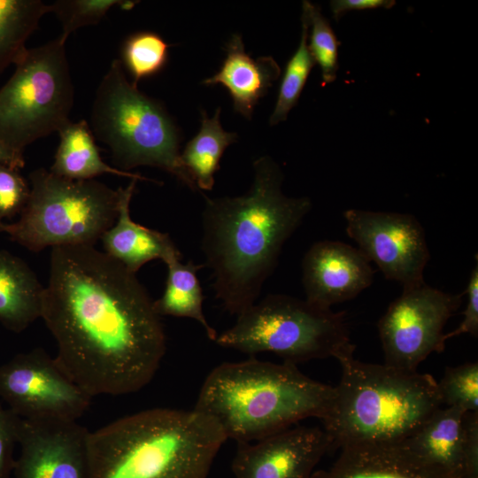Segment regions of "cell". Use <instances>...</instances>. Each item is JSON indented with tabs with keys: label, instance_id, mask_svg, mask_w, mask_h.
Returning <instances> with one entry per match:
<instances>
[{
	"label": "cell",
	"instance_id": "obj_26",
	"mask_svg": "<svg viewBox=\"0 0 478 478\" xmlns=\"http://www.w3.org/2000/svg\"><path fill=\"white\" fill-rule=\"evenodd\" d=\"M168 44L158 34L139 31L130 35L121 48V64L133 78L132 83L160 73L167 64Z\"/></svg>",
	"mask_w": 478,
	"mask_h": 478
},
{
	"label": "cell",
	"instance_id": "obj_10",
	"mask_svg": "<svg viewBox=\"0 0 478 478\" xmlns=\"http://www.w3.org/2000/svg\"><path fill=\"white\" fill-rule=\"evenodd\" d=\"M464 295L443 292L425 281L404 289L378 322L384 364L415 372L432 352L443 351L444 326Z\"/></svg>",
	"mask_w": 478,
	"mask_h": 478
},
{
	"label": "cell",
	"instance_id": "obj_17",
	"mask_svg": "<svg viewBox=\"0 0 478 478\" xmlns=\"http://www.w3.org/2000/svg\"><path fill=\"white\" fill-rule=\"evenodd\" d=\"M312 478H447L421 462L399 443H361L341 448L328 470Z\"/></svg>",
	"mask_w": 478,
	"mask_h": 478
},
{
	"label": "cell",
	"instance_id": "obj_13",
	"mask_svg": "<svg viewBox=\"0 0 478 478\" xmlns=\"http://www.w3.org/2000/svg\"><path fill=\"white\" fill-rule=\"evenodd\" d=\"M89 434L76 421L21 419L11 478H89Z\"/></svg>",
	"mask_w": 478,
	"mask_h": 478
},
{
	"label": "cell",
	"instance_id": "obj_18",
	"mask_svg": "<svg viewBox=\"0 0 478 478\" xmlns=\"http://www.w3.org/2000/svg\"><path fill=\"white\" fill-rule=\"evenodd\" d=\"M224 50L226 57L220 70L202 83L221 84L231 96L234 111L251 120L255 106L279 78L281 68L271 56L252 58L239 34L232 35Z\"/></svg>",
	"mask_w": 478,
	"mask_h": 478
},
{
	"label": "cell",
	"instance_id": "obj_28",
	"mask_svg": "<svg viewBox=\"0 0 478 478\" xmlns=\"http://www.w3.org/2000/svg\"><path fill=\"white\" fill-rule=\"evenodd\" d=\"M137 1L120 0H58L49 4L62 25L59 37L66 42L68 36L78 28L99 23L113 6L120 5L129 10Z\"/></svg>",
	"mask_w": 478,
	"mask_h": 478
},
{
	"label": "cell",
	"instance_id": "obj_32",
	"mask_svg": "<svg viewBox=\"0 0 478 478\" xmlns=\"http://www.w3.org/2000/svg\"><path fill=\"white\" fill-rule=\"evenodd\" d=\"M467 295V305L463 312V320L459 326L451 332L444 334V341L463 334L477 336L478 334V264L473 268L468 284L464 291Z\"/></svg>",
	"mask_w": 478,
	"mask_h": 478
},
{
	"label": "cell",
	"instance_id": "obj_23",
	"mask_svg": "<svg viewBox=\"0 0 478 478\" xmlns=\"http://www.w3.org/2000/svg\"><path fill=\"white\" fill-rule=\"evenodd\" d=\"M167 277L163 295L153 301L158 316L193 319L204 329L209 339L215 341L216 330L209 324L203 311L204 294L197 277L203 267L192 260L183 264L174 260L166 265Z\"/></svg>",
	"mask_w": 478,
	"mask_h": 478
},
{
	"label": "cell",
	"instance_id": "obj_35",
	"mask_svg": "<svg viewBox=\"0 0 478 478\" xmlns=\"http://www.w3.org/2000/svg\"><path fill=\"white\" fill-rule=\"evenodd\" d=\"M0 163L19 170L25 166V159L23 156L9 150L0 143Z\"/></svg>",
	"mask_w": 478,
	"mask_h": 478
},
{
	"label": "cell",
	"instance_id": "obj_30",
	"mask_svg": "<svg viewBox=\"0 0 478 478\" xmlns=\"http://www.w3.org/2000/svg\"><path fill=\"white\" fill-rule=\"evenodd\" d=\"M29 193L30 188L19 170L0 163V220L20 213Z\"/></svg>",
	"mask_w": 478,
	"mask_h": 478
},
{
	"label": "cell",
	"instance_id": "obj_15",
	"mask_svg": "<svg viewBox=\"0 0 478 478\" xmlns=\"http://www.w3.org/2000/svg\"><path fill=\"white\" fill-rule=\"evenodd\" d=\"M369 260L357 248L338 241H320L303 262L305 300L322 308L350 300L368 288L374 276Z\"/></svg>",
	"mask_w": 478,
	"mask_h": 478
},
{
	"label": "cell",
	"instance_id": "obj_25",
	"mask_svg": "<svg viewBox=\"0 0 478 478\" xmlns=\"http://www.w3.org/2000/svg\"><path fill=\"white\" fill-rule=\"evenodd\" d=\"M302 33L299 45L288 61L280 84L275 106L269 119L274 126L287 120L289 112L298 102L315 62L308 49L307 18L302 12Z\"/></svg>",
	"mask_w": 478,
	"mask_h": 478
},
{
	"label": "cell",
	"instance_id": "obj_20",
	"mask_svg": "<svg viewBox=\"0 0 478 478\" xmlns=\"http://www.w3.org/2000/svg\"><path fill=\"white\" fill-rule=\"evenodd\" d=\"M44 289L20 258L0 251V322L14 333L41 318Z\"/></svg>",
	"mask_w": 478,
	"mask_h": 478
},
{
	"label": "cell",
	"instance_id": "obj_4",
	"mask_svg": "<svg viewBox=\"0 0 478 478\" xmlns=\"http://www.w3.org/2000/svg\"><path fill=\"white\" fill-rule=\"evenodd\" d=\"M334 396L335 387L309 378L293 363L252 357L213 368L193 409L212 418L227 439L250 443L306 418L321 420Z\"/></svg>",
	"mask_w": 478,
	"mask_h": 478
},
{
	"label": "cell",
	"instance_id": "obj_21",
	"mask_svg": "<svg viewBox=\"0 0 478 478\" xmlns=\"http://www.w3.org/2000/svg\"><path fill=\"white\" fill-rule=\"evenodd\" d=\"M59 144L50 169L56 175L71 180H93L110 173L135 180L151 181L139 173L122 171L105 163L85 120L69 121L59 131Z\"/></svg>",
	"mask_w": 478,
	"mask_h": 478
},
{
	"label": "cell",
	"instance_id": "obj_3",
	"mask_svg": "<svg viewBox=\"0 0 478 478\" xmlns=\"http://www.w3.org/2000/svg\"><path fill=\"white\" fill-rule=\"evenodd\" d=\"M226 440L195 409L143 410L89 431V478H206Z\"/></svg>",
	"mask_w": 478,
	"mask_h": 478
},
{
	"label": "cell",
	"instance_id": "obj_29",
	"mask_svg": "<svg viewBox=\"0 0 478 478\" xmlns=\"http://www.w3.org/2000/svg\"><path fill=\"white\" fill-rule=\"evenodd\" d=\"M442 405L466 412H478V363L448 366L437 382Z\"/></svg>",
	"mask_w": 478,
	"mask_h": 478
},
{
	"label": "cell",
	"instance_id": "obj_12",
	"mask_svg": "<svg viewBox=\"0 0 478 478\" xmlns=\"http://www.w3.org/2000/svg\"><path fill=\"white\" fill-rule=\"evenodd\" d=\"M346 233L384 276L403 289L424 282L429 259L425 232L410 214L349 209L343 213Z\"/></svg>",
	"mask_w": 478,
	"mask_h": 478
},
{
	"label": "cell",
	"instance_id": "obj_11",
	"mask_svg": "<svg viewBox=\"0 0 478 478\" xmlns=\"http://www.w3.org/2000/svg\"><path fill=\"white\" fill-rule=\"evenodd\" d=\"M0 397L28 420L76 421L91 402L42 348L17 354L0 366Z\"/></svg>",
	"mask_w": 478,
	"mask_h": 478
},
{
	"label": "cell",
	"instance_id": "obj_14",
	"mask_svg": "<svg viewBox=\"0 0 478 478\" xmlns=\"http://www.w3.org/2000/svg\"><path fill=\"white\" fill-rule=\"evenodd\" d=\"M330 451L323 428L297 426L255 442L237 443L231 467L235 478H312Z\"/></svg>",
	"mask_w": 478,
	"mask_h": 478
},
{
	"label": "cell",
	"instance_id": "obj_31",
	"mask_svg": "<svg viewBox=\"0 0 478 478\" xmlns=\"http://www.w3.org/2000/svg\"><path fill=\"white\" fill-rule=\"evenodd\" d=\"M21 418L0 403V478H11Z\"/></svg>",
	"mask_w": 478,
	"mask_h": 478
},
{
	"label": "cell",
	"instance_id": "obj_7",
	"mask_svg": "<svg viewBox=\"0 0 478 478\" xmlns=\"http://www.w3.org/2000/svg\"><path fill=\"white\" fill-rule=\"evenodd\" d=\"M215 342L253 356L270 352L295 365L354 354L345 312L307 300L269 294L237 315L234 326Z\"/></svg>",
	"mask_w": 478,
	"mask_h": 478
},
{
	"label": "cell",
	"instance_id": "obj_34",
	"mask_svg": "<svg viewBox=\"0 0 478 478\" xmlns=\"http://www.w3.org/2000/svg\"><path fill=\"white\" fill-rule=\"evenodd\" d=\"M396 4L393 0H334L330 2V9L334 19L338 20L347 12L376 8H391Z\"/></svg>",
	"mask_w": 478,
	"mask_h": 478
},
{
	"label": "cell",
	"instance_id": "obj_36",
	"mask_svg": "<svg viewBox=\"0 0 478 478\" xmlns=\"http://www.w3.org/2000/svg\"><path fill=\"white\" fill-rule=\"evenodd\" d=\"M4 229H5V223L0 220V233L4 232Z\"/></svg>",
	"mask_w": 478,
	"mask_h": 478
},
{
	"label": "cell",
	"instance_id": "obj_9",
	"mask_svg": "<svg viewBox=\"0 0 478 478\" xmlns=\"http://www.w3.org/2000/svg\"><path fill=\"white\" fill-rule=\"evenodd\" d=\"M0 89V143L23 156L35 141L58 132L70 120L74 89L59 36L27 49Z\"/></svg>",
	"mask_w": 478,
	"mask_h": 478
},
{
	"label": "cell",
	"instance_id": "obj_8",
	"mask_svg": "<svg viewBox=\"0 0 478 478\" xmlns=\"http://www.w3.org/2000/svg\"><path fill=\"white\" fill-rule=\"evenodd\" d=\"M30 193L10 238L38 252L47 247L94 245L115 222L120 191L93 180H71L44 168L29 173Z\"/></svg>",
	"mask_w": 478,
	"mask_h": 478
},
{
	"label": "cell",
	"instance_id": "obj_27",
	"mask_svg": "<svg viewBox=\"0 0 478 478\" xmlns=\"http://www.w3.org/2000/svg\"><path fill=\"white\" fill-rule=\"evenodd\" d=\"M302 12L305 14L311 27V30L308 29V49L321 70L322 86H325L336 79L340 42L318 5L304 1Z\"/></svg>",
	"mask_w": 478,
	"mask_h": 478
},
{
	"label": "cell",
	"instance_id": "obj_6",
	"mask_svg": "<svg viewBox=\"0 0 478 478\" xmlns=\"http://www.w3.org/2000/svg\"><path fill=\"white\" fill-rule=\"evenodd\" d=\"M92 134L106 144L118 169L160 168L198 190L180 158L181 130L164 104L130 82L120 59H113L92 104Z\"/></svg>",
	"mask_w": 478,
	"mask_h": 478
},
{
	"label": "cell",
	"instance_id": "obj_1",
	"mask_svg": "<svg viewBox=\"0 0 478 478\" xmlns=\"http://www.w3.org/2000/svg\"><path fill=\"white\" fill-rule=\"evenodd\" d=\"M42 314L59 368L91 397L145 387L166 352L160 316L135 273L94 245L51 248Z\"/></svg>",
	"mask_w": 478,
	"mask_h": 478
},
{
	"label": "cell",
	"instance_id": "obj_22",
	"mask_svg": "<svg viewBox=\"0 0 478 478\" xmlns=\"http://www.w3.org/2000/svg\"><path fill=\"white\" fill-rule=\"evenodd\" d=\"M220 115V107L211 118L202 110L201 127L180 154L182 166L198 190L212 189L214 174L220 169L225 150L238 139L236 133L222 128Z\"/></svg>",
	"mask_w": 478,
	"mask_h": 478
},
{
	"label": "cell",
	"instance_id": "obj_2",
	"mask_svg": "<svg viewBox=\"0 0 478 478\" xmlns=\"http://www.w3.org/2000/svg\"><path fill=\"white\" fill-rule=\"evenodd\" d=\"M283 173L269 156L253 162L246 193L210 198L202 212L201 247L216 298L239 315L258 300L287 239L311 211L306 197L283 194Z\"/></svg>",
	"mask_w": 478,
	"mask_h": 478
},
{
	"label": "cell",
	"instance_id": "obj_5",
	"mask_svg": "<svg viewBox=\"0 0 478 478\" xmlns=\"http://www.w3.org/2000/svg\"><path fill=\"white\" fill-rule=\"evenodd\" d=\"M337 360L341 379L320 420L331 451L398 443L442 406L437 382L431 374L362 362L353 354Z\"/></svg>",
	"mask_w": 478,
	"mask_h": 478
},
{
	"label": "cell",
	"instance_id": "obj_33",
	"mask_svg": "<svg viewBox=\"0 0 478 478\" xmlns=\"http://www.w3.org/2000/svg\"><path fill=\"white\" fill-rule=\"evenodd\" d=\"M464 478H478V412L465 415Z\"/></svg>",
	"mask_w": 478,
	"mask_h": 478
},
{
	"label": "cell",
	"instance_id": "obj_24",
	"mask_svg": "<svg viewBox=\"0 0 478 478\" xmlns=\"http://www.w3.org/2000/svg\"><path fill=\"white\" fill-rule=\"evenodd\" d=\"M49 12L41 0H0V73L24 55L27 40Z\"/></svg>",
	"mask_w": 478,
	"mask_h": 478
},
{
	"label": "cell",
	"instance_id": "obj_19",
	"mask_svg": "<svg viewBox=\"0 0 478 478\" xmlns=\"http://www.w3.org/2000/svg\"><path fill=\"white\" fill-rule=\"evenodd\" d=\"M466 412L456 406L440 407L397 443L447 478H464Z\"/></svg>",
	"mask_w": 478,
	"mask_h": 478
},
{
	"label": "cell",
	"instance_id": "obj_16",
	"mask_svg": "<svg viewBox=\"0 0 478 478\" xmlns=\"http://www.w3.org/2000/svg\"><path fill=\"white\" fill-rule=\"evenodd\" d=\"M136 182L137 180L132 179L126 187L119 188L116 220L101 237L104 252L135 274L154 259H160L167 265L182 258L167 233L148 228L132 220L130 202Z\"/></svg>",
	"mask_w": 478,
	"mask_h": 478
}]
</instances>
